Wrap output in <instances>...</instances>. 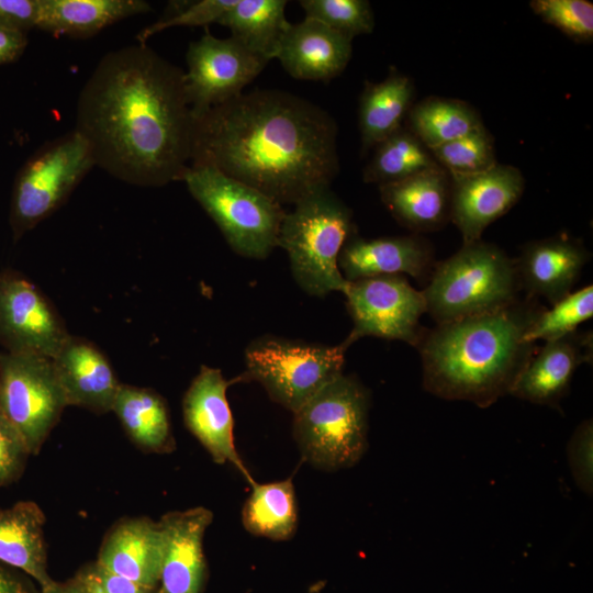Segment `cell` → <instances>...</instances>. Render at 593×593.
Instances as JSON below:
<instances>
[{
  "mask_svg": "<svg viewBox=\"0 0 593 593\" xmlns=\"http://www.w3.org/2000/svg\"><path fill=\"white\" fill-rule=\"evenodd\" d=\"M193 127L184 71L146 44L105 54L77 100L75 131L96 166L133 186L182 180Z\"/></svg>",
  "mask_w": 593,
  "mask_h": 593,
  "instance_id": "cell-1",
  "label": "cell"
},
{
  "mask_svg": "<svg viewBox=\"0 0 593 593\" xmlns=\"http://www.w3.org/2000/svg\"><path fill=\"white\" fill-rule=\"evenodd\" d=\"M337 125L281 90H254L194 119L190 165L211 166L282 204L329 187L339 170Z\"/></svg>",
  "mask_w": 593,
  "mask_h": 593,
  "instance_id": "cell-2",
  "label": "cell"
},
{
  "mask_svg": "<svg viewBox=\"0 0 593 593\" xmlns=\"http://www.w3.org/2000/svg\"><path fill=\"white\" fill-rule=\"evenodd\" d=\"M542 309L537 299L525 298L492 313L427 329L417 346L424 389L479 407L510 394L537 350L524 335Z\"/></svg>",
  "mask_w": 593,
  "mask_h": 593,
  "instance_id": "cell-3",
  "label": "cell"
},
{
  "mask_svg": "<svg viewBox=\"0 0 593 593\" xmlns=\"http://www.w3.org/2000/svg\"><path fill=\"white\" fill-rule=\"evenodd\" d=\"M519 290L515 259L480 239L435 265L423 294L427 313L443 324L502 310L519 300Z\"/></svg>",
  "mask_w": 593,
  "mask_h": 593,
  "instance_id": "cell-4",
  "label": "cell"
},
{
  "mask_svg": "<svg viewBox=\"0 0 593 593\" xmlns=\"http://www.w3.org/2000/svg\"><path fill=\"white\" fill-rule=\"evenodd\" d=\"M353 230L350 209L329 187L310 193L286 213L278 246L286 250L293 278L304 292L320 298L345 292L348 281L338 257Z\"/></svg>",
  "mask_w": 593,
  "mask_h": 593,
  "instance_id": "cell-5",
  "label": "cell"
},
{
  "mask_svg": "<svg viewBox=\"0 0 593 593\" xmlns=\"http://www.w3.org/2000/svg\"><path fill=\"white\" fill-rule=\"evenodd\" d=\"M369 394L340 373L293 413V437L304 461L325 471L355 466L368 447Z\"/></svg>",
  "mask_w": 593,
  "mask_h": 593,
  "instance_id": "cell-6",
  "label": "cell"
},
{
  "mask_svg": "<svg viewBox=\"0 0 593 593\" xmlns=\"http://www.w3.org/2000/svg\"><path fill=\"white\" fill-rule=\"evenodd\" d=\"M182 181L234 253L265 259L278 246L287 213L279 202L206 165H190Z\"/></svg>",
  "mask_w": 593,
  "mask_h": 593,
  "instance_id": "cell-7",
  "label": "cell"
},
{
  "mask_svg": "<svg viewBox=\"0 0 593 593\" xmlns=\"http://www.w3.org/2000/svg\"><path fill=\"white\" fill-rule=\"evenodd\" d=\"M347 346L312 344L272 335L245 349V378L260 383L270 399L296 412L329 381L343 373Z\"/></svg>",
  "mask_w": 593,
  "mask_h": 593,
  "instance_id": "cell-8",
  "label": "cell"
},
{
  "mask_svg": "<svg viewBox=\"0 0 593 593\" xmlns=\"http://www.w3.org/2000/svg\"><path fill=\"white\" fill-rule=\"evenodd\" d=\"M96 166L87 141L75 130L34 153L13 186L10 226L15 240L65 203Z\"/></svg>",
  "mask_w": 593,
  "mask_h": 593,
  "instance_id": "cell-9",
  "label": "cell"
},
{
  "mask_svg": "<svg viewBox=\"0 0 593 593\" xmlns=\"http://www.w3.org/2000/svg\"><path fill=\"white\" fill-rule=\"evenodd\" d=\"M67 406L52 358L0 353V412L31 456L38 455Z\"/></svg>",
  "mask_w": 593,
  "mask_h": 593,
  "instance_id": "cell-10",
  "label": "cell"
},
{
  "mask_svg": "<svg viewBox=\"0 0 593 593\" xmlns=\"http://www.w3.org/2000/svg\"><path fill=\"white\" fill-rule=\"evenodd\" d=\"M343 294L354 323L343 342L347 347L365 336L401 340L415 348L422 342L427 331L421 325V317L427 313L426 300L405 276L348 281Z\"/></svg>",
  "mask_w": 593,
  "mask_h": 593,
  "instance_id": "cell-11",
  "label": "cell"
},
{
  "mask_svg": "<svg viewBox=\"0 0 593 593\" xmlns=\"http://www.w3.org/2000/svg\"><path fill=\"white\" fill-rule=\"evenodd\" d=\"M184 87L193 119L243 93L268 60L234 37L217 38L208 29L189 44Z\"/></svg>",
  "mask_w": 593,
  "mask_h": 593,
  "instance_id": "cell-12",
  "label": "cell"
},
{
  "mask_svg": "<svg viewBox=\"0 0 593 593\" xmlns=\"http://www.w3.org/2000/svg\"><path fill=\"white\" fill-rule=\"evenodd\" d=\"M70 334L56 307L30 280L0 272V345L53 358Z\"/></svg>",
  "mask_w": 593,
  "mask_h": 593,
  "instance_id": "cell-13",
  "label": "cell"
},
{
  "mask_svg": "<svg viewBox=\"0 0 593 593\" xmlns=\"http://www.w3.org/2000/svg\"><path fill=\"white\" fill-rule=\"evenodd\" d=\"M449 177V219L463 244L480 240L484 230L519 201L525 188L518 168L499 163L480 172Z\"/></svg>",
  "mask_w": 593,
  "mask_h": 593,
  "instance_id": "cell-14",
  "label": "cell"
},
{
  "mask_svg": "<svg viewBox=\"0 0 593 593\" xmlns=\"http://www.w3.org/2000/svg\"><path fill=\"white\" fill-rule=\"evenodd\" d=\"M232 382L220 369L201 366L182 399L183 422L215 463L232 465L251 484L255 480L234 443V421L226 398Z\"/></svg>",
  "mask_w": 593,
  "mask_h": 593,
  "instance_id": "cell-15",
  "label": "cell"
},
{
  "mask_svg": "<svg viewBox=\"0 0 593 593\" xmlns=\"http://www.w3.org/2000/svg\"><path fill=\"white\" fill-rule=\"evenodd\" d=\"M213 513L203 506L160 517L164 549L159 593H202L208 577L203 539Z\"/></svg>",
  "mask_w": 593,
  "mask_h": 593,
  "instance_id": "cell-16",
  "label": "cell"
},
{
  "mask_svg": "<svg viewBox=\"0 0 593 593\" xmlns=\"http://www.w3.org/2000/svg\"><path fill=\"white\" fill-rule=\"evenodd\" d=\"M338 267L346 281L388 275H409L417 280L432 275L435 254L419 236L362 238L355 233L344 244Z\"/></svg>",
  "mask_w": 593,
  "mask_h": 593,
  "instance_id": "cell-17",
  "label": "cell"
},
{
  "mask_svg": "<svg viewBox=\"0 0 593 593\" xmlns=\"http://www.w3.org/2000/svg\"><path fill=\"white\" fill-rule=\"evenodd\" d=\"M590 258L582 242L563 234L529 242L515 260L521 289L555 304L572 292Z\"/></svg>",
  "mask_w": 593,
  "mask_h": 593,
  "instance_id": "cell-18",
  "label": "cell"
},
{
  "mask_svg": "<svg viewBox=\"0 0 593 593\" xmlns=\"http://www.w3.org/2000/svg\"><path fill=\"white\" fill-rule=\"evenodd\" d=\"M592 332L578 331L547 342L537 349L510 394L534 404L558 407L570 389L575 370L592 362Z\"/></svg>",
  "mask_w": 593,
  "mask_h": 593,
  "instance_id": "cell-19",
  "label": "cell"
},
{
  "mask_svg": "<svg viewBox=\"0 0 593 593\" xmlns=\"http://www.w3.org/2000/svg\"><path fill=\"white\" fill-rule=\"evenodd\" d=\"M52 360L68 406L96 414L112 411L121 382L93 343L69 335Z\"/></svg>",
  "mask_w": 593,
  "mask_h": 593,
  "instance_id": "cell-20",
  "label": "cell"
},
{
  "mask_svg": "<svg viewBox=\"0 0 593 593\" xmlns=\"http://www.w3.org/2000/svg\"><path fill=\"white\" fill-rule=\"evenodd\" d=\"M163 532L148 516L124 517L102 539L96 562L148 589L159 590Z\"/></svg>",
  "mask_w": 593,
  "mask_h": 593,
  "instance_id": "cell-21",
  "label": "cell"
},
{
  "mask_svg": "<svg viewBox=\"0 0 593 593\" xmlns=\"http://www.w3.org/2000/svg\"><path fill=\"white\" fill-rule=\"evenodd\" d=\"M351 41L314 19L304 18L290 23L276 58L295 79L328 81L348 65Z\"/></svg>",
  "mask_w": 593,
  "mask_h": 593,
  "instance_id": "cell-22",
  "label": "cell"
},
{
  "mask_svg": "<svg viewBox=\"0 0 593 593\" xmlns=\"http://www.w3.org/2000/svg\"><path fill=\"white\" fill-rule=\"evenodd\" d=\"M379 190L391 215L411 231H435L449 219L450 177L440 166L379 186Z\"/></svg>",
  "mask_w": 593,
  "mask_h": 593,
  "instance_id": "cell-23",
  "label": "cell"
},
{
  "mask_svg": "<svg viewBox=\"0 0 593 593\" xmlns=\"http://www.w3.org/2000/svg\"><path fill=\"white\" fill-rule=\"evenodd\" d=\"M45 523L43 510L30 500L0 508V563L24 573L40 591L55 582L48 573Z\"/></svg>",
  "mask_w": 593,
  "mask_h": 593,
  "instance_id": "cell-24",
  "label": "cell"
},
{
  "mask_svg": "<svg viewBox=\"0 0 593 593\" xmlns=\"http://www.w3.org/2000/svg\"><path fill=\"white\" fill-rule=\"evenodd\" d=\"M111 412L142 451L165 455L176 449L167 402L157 391L121 383Z\"/></svg>",
  "mask_w": 593,
  "mask_h": 593,
  "instance_id": "cell-25",
  "label": "cell"
},
{
  "mask_svg": "<svg viewBox=\"0 0 593 593\" xmlns=\"http://www.w3.org/2000/svg\"><path fill=\"white\" fill-rule=\"evenodd\" d=\"M150 10L143 0H40L36 27L56 36L89 37Z\"/></svg>",
  "mask_w": 593,
  "mask_h": 593,
  "instance_id": "cell-26",
  "label": "cell"
},
{
  "mask_svg": "<svg viewBox=\"0 0 593 593\" xmlns=\"http://www.w3.org/2000/svg\"><path fill=\"white\" fill-rule=\"evenodd\" d=\"M414 85L392 70L380 82H366L360 97L358 124L365 150L376 147L402 127L412 108Z\"/></svg>",
  "mask_w": 593,
  "mask_h": 593,
  "instance_id": "cell-27",
  "label": "cell"
},
{
  "mask_svg": "<svg viewBox=\"0 0 593 593\" xmlns=\"http://www.w3.org/2000/svg\"><path fill=\"white\" fill-rule=\"evenodd\" d=\"M286 0H236L219 24L230 29L231 36L266 60L276 58L290 22Z\"/></svg>",
  "mask_w": 593,
  "mask_h": 593,
  "instance_id": "cell-28",
  "label": "cell"
},
{
  "mask_svg": "<svg viewBox=\"0 0 593 593\" xmlns=\"http://www.w3.org/2000/svg\"><path fill=\"white\" fill-rule=\"evenodd\" d=\"M242 510L244 528L254 536L288 540L298 527V507L292 479L251 484Z\"/></svg>",
  "mask_w": 593,
  "mask_h": 593,
  "instance_id": "cell-29",
  "label": "cell"
},
{
  "mask_svg": "<svg viewBox=\"0 0 593 593\" xmlns=\"http://www.w3.org/2000/svg\"><path fill=\"white\" fill-rule=\"evenodd\" d=\"M407 120L409 130L429 150L483 125L478 113L467 103L438 97L412 105Z\"/></svg>",
  "mask_w": 593,
  "mask_h": 593,
  "instance_id": "cell-30",
  "label": "cell"
},
{
  "mask_svg": "<svg viewBox=\"0 0 593 593\" xmlns=\"http://www.w3.org/2000/svg\"><path fill=\"white\" fill-rule=\"evenodd\" d=\"M374 148L363 170V181L368 183H392L439 167L430 150L409 128H399Z\"/></svg>",
  "mask_w": 593,
  "mask_h": 593,
  "instance_id": "cell-31",
  "label": "cell"
},
{
  "mask_svg": "<svg viewBox=\"0 0 593 593\" xmlns=\"http://www.w3.org/2000/svg\"><path fill=\"white\" fill-rule=\"evenodd\" d=\"M593 316L592 284L569 293L542 311L524 335L528 343L550 342L578 331V326Z\"/></svg>",
  "mask_w": 593,
  "mask_h": 593,
  "instance_id": "cell-32",
  "label": "cell"
},
{
  "mask_svg": "<svg viewBox=\"0 0 593 593\" xmlns=\"http://www.w3.org/2000/svg\"><path fill=\"white\" fill-rule=\"evenodd\" d=\"M437 164L450 175H470L497 161L491 135L483 125L430 150Z\"/></svg>",
  "mask_w": 593,
  "mask_h": 593,
  "instance_id": "cell-33",
  "label": "cell"
},
{
  "mask_svg": "<svg viewBox=\"0 0 593 593\" xmlns=\"http://www.w3.org/2000/svg\"><path fill=\"white\" fill-rule=\"evenodd\" d=\"M305 18L314 19L353 40L369 34L374 27V15L366 0H301Z\"/></svg>",
  "mask_w": 593,
  "mask_h": 593,
  "instance_id": "cell-34",
  "label": "cell"
},
{
  "mask_svg": "<svg viewBox=\"0 0 593 593\" xmlns=\"http://www.w3.org/2000/svg\"><path fill=\"white\" fill-rule=\"evenodd\" d=\"M536 15L578 42L593 38V3L586 0H533Z\"/></svg>",
  "mask_w": 593,
  "mask_h": 593,
  "instance_id": "cell-35",
  "label": "cell"
},
{
  "mask_svg": "<svg viewBox=\"0 0 593 593\" xmlns=\"http://www.w3.org/2000/svg\"><path fill=\"white\" fill-rule=\"evenodd\" d=\"M236 0H200L189 2L180 7L172 14H167L155 23L144 27L137 34L138 44L169 27L174 26H205L219 23L223 14L235 3Z\"/></svg>",
  "mask_w": 593,
  "mask_h": 593,
  "instance_id": "cell-36",
  "label": "cell"
},
{
  "mask_svg": "<svg viewBox=\"0 0 593 593\" xmlns=\"http://www.w3.org/2000/svg\"><path fill=\"white\" fill-rule=\"evenodd\" d=\"M567 456L577 486L586 495L593 490V423L583 421L571 435Z\"/></svg>",
  "mask_w": 593,
  "mask_h": 593,
  "instance_id": "cell-37",
  "label": "cell"
},
{
  "mask_svg": "<svg viewBox=\"0 0 593 593\" xmlns=\"http://www.w3.org/2000/svg\"><path fill=\"white\" fill-rule=\"evenodd\" d=\"M30 456L21 435L0 412V489L21 478Z\"/></svg>",
  "mask_w": 593,
  "mask_h": 593,
  "instance_id": "cell-38",
  "label": "cell"
},
{
  "mask_svg": "<svg viewBox=\"0 0 593 593\" xmlns=\"http://www.w3.org/2000/svg\"><path fill=\"white\" fill-rule=\"evenodd\" d=\"M87 593H159L118 575L96 561L81 567L75 574Z\"/></svg>",
  "mask_w": 593,
  "mask_h": 593,
  "instance_id": "cell-39",
  "label": "cell"
},
{
  "mask_svg": "<svg viewBox=\"0 0 593 593\" xmlns=\"http://www.w3.org/2000/svg\"><path fill=\"white\" fill-rule=\"evenodd\" d=\"M40 0H0V26L25 32L36 27Z\"/></svg>",
  "mask_w": 593,
  "mask_h": 593,
  "instance_id": "cell-40",
  "label": "cell"
},
{
  "mask_svg": "<svg viewBox=\"0 0 593 593\" xmlns=\"http://www.w3.org/2000/svg\"><path fill=\"white\" fill-rule=\"evenodd\" d=\"M27 44L26 33L0 26V65L16 60Z\"/></svg>",
  "mask_w": 593,
  "mask_h": 593,
  "instance_id": "cell-41",
  "label": "cell"
},
{
  "mask_svg": "<svg viewBox=\"0 0 593 593\" xmlns=\"http://www.w3.org/2000/svg\"><path fill=\"white\" fill-rule=\"evenodd\" d=\"M0 563V593H41L29 579Z\"/></svg>",
  "mask_w": 593,
  "mask_h": 593,
  "instance_id": "cell-42",
  "label": "cell"
},
{
  "mask_svg": "<svg viewBox=\"0 0 593 593\" xmlns=\"http://www.w3.org/2000/svg\"><path fill=\"white\" fill-rule=\"evenodd\" d=\"M41 593H87L81 583L74 575L64 582H54L49 588L40 591Z\"/></svg>",
  "mask_w": 593,
  "mask_h": 593,
  "instance_id": "cell-43",
  "label": "cell"
}]
</instances>
